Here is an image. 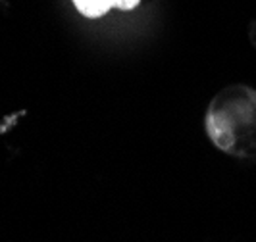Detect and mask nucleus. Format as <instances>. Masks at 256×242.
I'll return each instance as SVG.
<instances>
[{
    "instance_id": "nucleus-2",
    "label": "nucleus",
    "mask_w": 256,
    "mask_h": 242,
    "mask_svg": "<svg viewBox=\"0 0 256 242\" xmlns=\"http://www.w3.org/2000/svg\"><path fill=\"white\" fill-rule=\"evenodd\" d=\"M76 8L87 17H100L116 8V0H74Z\"/></svg>"
},
{
    "instance_id": "nucleus-1",
    "label": "nucleus",
    "mask_w": 256,
    "mask_h": 242,
    "mask_svg": "<svg viewBox=\"0 0 256 242\" xmlns=\"http://www.w3.org/2000/svg\"><path fill=\"white\" fill-rule=\"evenodd\" d=\"M208 137L235 158L256 156V90L233 85L212 98L206 114Z\"/></svg>"
},
{
    "instance_id": "nucleus-3",
    "label": "nucleus",
    "mask_w": 256,
    "mask_h": 242,
    "mask_svg": "<svg viewBox=\"0 0 256 242\" xmlns=\"http://www.w3.org/2000/svg\"><path fill=\"white\" fill-rule=\"evenodd\" d=\"M139 2H141V0H116V8H120V10H131V8H135Z\"/></svg>"
}]
</instances>
